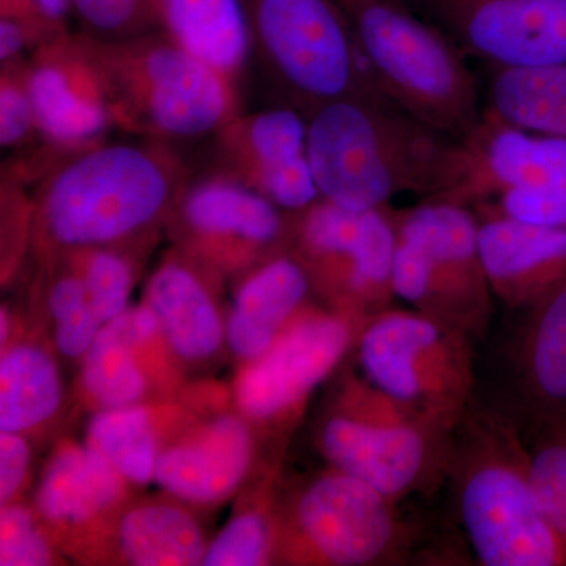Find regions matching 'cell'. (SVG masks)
Here are the masks:
<instances>
[{"label":"cell","instance_id":"obj_1","mask_svg":"<svg viewBox=\"0 0 566 566\" xmlns=\"http://www.w3.org/2000/svg\"><path fill=\"white\" fill-rule=\"evenodd\" d=\"M188 182L166 142H98L63 155L41 180L36 232L52 249H111L174 212Z\"/></svg>","mask_w":566,"mask_h":566},{"label":"cell","instance_id":"obj_3","mask_svg":"<svg viewBox=\"0 0 566 566\" xmlns=\"http://www.w3.org/2000/svg\"><path fill=\"white\" fill-rule=\"evenodd\" d=\"M447 480L480 564L566 566L536 501L516 420L474 403L453 433Z\"/></svg>","mask_w":566,"mask_h":566},{"label":"cell","instance_id":"obj_2","mask_svg":"<svg viewBox=\"0 0 566 566\" xmlns=\"http://www.w3.org/2000/svg\"><path fill=\"white\" fill-rule=\"evenodd\" d=\"M307 158L319 197L354 211L400 193L444 189L457 140L381 98L346 96L305 115Z\"/></svg>","mask_w":566,"mask_h":566},{"label":"cell","instance_id":"obj_20","mask_svg":"<svg viewBox=\"0 0 566 566\" xmlns=\"http://www.w3.org/2000/svg\"><path fill=\"white\" fill-rule=\"evenodd\" d=\"M251 453L248 427L237 417H219L192 441L159 455L155 482L185 501H222L243 482Z\"/></svg>","mask_w":566,"mask_h":566},{"label":"cell","instance_id":"obj_31","mask_svg":"<svg viewBox=\"0 0 566 566\" xmlns=\"http://www.w3.org/2000/svg\"><path fill=\"white\" fill-rule=\"evenodd\" d=\"M528 471L539 509L566 558V436L534 441Z\"/></svg>","mask_w":566,"mask_h":566},{"label":"cell","instance_id":"obj_36","mask_svg":"<svg viewBox=\"0 0 566 566\" xmlns=\"http://www.w3.org/2000/svg\"><path fill=\"white\" fill-rule=\"evenodd\" d=\"M39 133L35 112L25 82V63L2 65L0 80V144L2 148H18L31 142Z\"/></svg>","mask_w":566,"mask_h":566},{"label":"cell","instance_id":"obj_5","mask_svg":"<svg viewBox=\"0 0 566 566\" xmlns=\"http://www.w3.org/2000/svg\"><path fill=\"white\" fill-rule=\"evenodd\" d=\"M376 91L452 139L482 117L468 55L406 0H338Z\"/></svg>","mask_w":566,"mask_h":566},{"label":"cell","instance_id":"obj_16","mask_svg":"<svg viewBox=\"0 0 566 566\" xmlns=\"http://www.w3.org/2000/svg\"><path fill=\"white\" fill-rule=\"evenodd\" d=\"M25 82L43 139L63 151L98 144L114 126L98 69L84 36L65 32L33 50Z\"/></svg>","mask_w":566,"mask_h":566},{"label":"cell","instance_id":"obj_11","mask_svg":"<svg viewBox=\"0 0 566 566\" xmlns=\"http://www.w3.org/2000/svg\"><path fill=\"white\" fill-rule=\"evenodd\" d=\"M408 542L398 502L337 469L301 491L285 535L293 560L333 566L387 565Z\"/></svg>","mask_w":566,"mask_h":566},{"label":"cell","instance_id":"obj_33","mask_svg":"<svg viewBox=\"0 0 566 566\" xmlns=\"http://www.w3.org/2000/svg\"><path fill=\"white\" fill-rule=\"evenodd\" d=\"M77 263L88 301L99 322L107 324L120 316L133 289V270L128 260L112 249H87Z\"/></svg>","mask_w":566,"mask_h":566},{"label":"cell","instance_id":"obj_21","mask_svg":"<svg viewBox=\"0 0 566 566\" xmlns=\"http://www.w3.org/2000/svg\"><path fill=\"white\" fill-rule=\"evenodd\" d=\"M311 277L293 253L264 262L238 290L227 338L243 359L262 357L303 312Z\"/></svg>","mask_w":566,"mask_h":566},{"label":"cell","instance_id":"obj_24","mask_svg":"<svg viewBox=\"0 0 566 566\" xmlns=\"http://www.w3.org/2000/svg\"><path fill=\"white\" fill-rule=\"evenodd\" d=\"M123 483L125 476L91 444L65 447L44 472L36 505L54 523H85L122 497Z\"/></svg>","mask_w":566,"mask_h":566},{"label":"cell","instance_id":"obj_29","mask_svg":"<svg viewBox=\"0 0 566 566\" xmlns=\"http://www.w3.org/2000/svg\"><path fill=\"white\" fill-rule=\"evenodd\" d=\"M88 444L128 482L147 485L155 480L158 442L147 409L132 405L98 412L88 427Z\"/></svg>","mask_w":566,"mask_h":566},{"label":"cell","instance_id":"obj_37","mask_svg":"<svg viewBox=\"0 0 566 566\" xmlns=\"http://www.w3.org/2000/svg\"><path fill=\"white\" fill-rule=\"evenodd\" d=\"M52 560L51 547L28 509L3 505L0 513V565L43 566Z\"/></svg>","mask_w":566,"mask_h":566},{"label":"cell","instance_id":"obj_32","mask_svg":"<svg viewBox=\"0 0 566 566\" xmlns=\"http://www.w3.org/2000/svg\"><path fill=\"white\" fill-rule=\"evenodd\" d=\"M70 7L93 39H136L158 29L156 0H70Z\"/></svg>","mask_w":566,"mask_h":566},{"label":"cell","instance_id":"obj_17","mask_svg":"<svg viewBox=\"0 0 566 566\" xmlns=\"http://www.w3.org/2000/svg\"><path fill=\"white\" fill-rule=\"evenodd\" d=\"M283 210L248 186L212 172L189 180L174 214L192 248L223 266L251 262L293 238Z\"/></svg>","mask_w":566,"mask_h":566},{"label":"cell","instance_id":"obj_35","mask_svg":"<svg viewBox=\"0 0 566 566\" xmlns=\"http://www.w3.org/2000/svg\"><path fill=\"white\" fill-rule=\"evenodd\" d=\"M275 542L271 521L251 512L234 517L205 553V566H256L270 557Z\"/></svg>","mask_w":566,"mask_h":566},{"label":"cell","instance_id":"obj_4","mask_svg":"<svg viewBox=\"0 0 566 566\" xmlns=\"http://www.w3.org/2000/svg\"><path fill=\"white\" fill-rule=\"evenodd\" d=\"M84 36L112 120L150 140L216 136L240 114L234 82L161 31L106 41Z\"/></svg>","mask_w":566,"mask_h":566},{"label":"cell","instance_id":"obj_15","mask_svg":"<svg viewBox=\"0 0 566 566\" xmlns=\"http://www.w3.org/2000/svg\"><path fill=\"white\" fill-rule=\"evenodd\" d=\"M566 170V140L521 128L486 109L457 140L444 189L431 200L465 208Z\"/></svg>","mask_w":566,"mask_h":566},{"label":"cell","instance_id":"obj_22","mask_svg":"<svg viewBox=\"0 0 566 566\" xmlns=\"http://www.w3.org/2000/svg\"><path fill=\"white\" fill-rule=\"evenodd\" d=\"M158 31L233 82L253 51L245 0H156Z\"/></svg>","mask_w":566,"mask_h":566},{"label":"cell","instance_id":"obj_25","mask_svg":"<svg viewBox=\"0 0 566 566\" xmlns=\"http://www.w3.org/2000/svg\"><path fill=\"white\" fill-rule=\"evenodd\" d=\"M62 401L54 359L35 345H17L0 360V431L24 433L50 420Z\"/></svg>","mask_w":566,"mask_h":566},{"label":"cell","instance_id":"obj_38","mask_svg":"<svg viewBox=\"0 0 566 566\" xmlns=\"http://www.w3.org/2000/svg\"><path fill=\"white\" fill-rule=\"evenodd\" d=\"M31 452L20 433L0 434V502L9 505L28 475Z\"/></svg>","mask_w":566,"mask_h":566},{"label":"cell","instance_id":"obj_8","mask_svg":"<svg viewBox=\"0 0 566 566\" xmlns=\"http://www.w3.org/2000/svg\"><path fill=\"white\" fill-rule=\"evenodd\" d=\"M474 340L417 311L368 318L356 346L364 378L409 412L455 431L474 406Z\"/></svg>","mask_w":566,"mask_h":566},{"label":"cell","instance_id":"obj_13","mask_svg":"<svg viewBox=\"0 0 566 566\" xmlns=\"http://www.w3.org/2000/svg\"><path fill=\"white\" fill-rule=\"evenodd\" d=\"M364 322L335 311H303L238 382V403L253 419L293 415L356 344Z\"/></svg>","mask_w":566,"mask_h":566},{"label":"cell","instance_id":"obj_19","mask_svg":"<svg viewBox=\"0 0 566 566\" xmlns=\"http://www.w3.org/2000/svg\"><path fill=\"white\" fill-rule=\"evenodd\" d=\"M526 311L516 379L528 427L534 441L566 436V283Z\"/></svg>","mask_w":566,"mask_h":566},{"label":"cell","instance_id":"obj_14","mask_svg":"<svg viewBox=\"0 0 566 566\" xmlns=\"http://www.w3.org/2000/svg\"><path fill=\"white\" fill-rule=\"evenodd\" d=\"M218 174L248 186L283 211L319 199L307 158V120L294 107L238 114L216 134Z\"/></svg>","mask_w":566,"mask_h":566},{"label":"cell","instance_id":"obj_18","mask_svg":"<svg viewBox=\"0 0 566 566\" xmlns=\"http://www.w3.org/2000/svg\"><path fill=\"white\" fill-rule=\"evenodd\" d=\"M479 216L491 290L510 308L532 307L566 283V229L532 226L494 212Z\"/></svg>","mask_w":566,"mask_h":566},{"label":"cell","instance_id":"obj_34","mask_svg":"<svg viewBox=\"0 0 566 566\" xmlns=\"http://www.w3.org/2000/svg\"><path fill=\"white\" fill-rule=\"evenodd\" d=\"M475 211L494 212L532 226L566 229V170L502 193Z\"/></svg>","mask_w":566,"mask_h":566},{"label":"cell","instance_id":"obj_28","mask_svg":"<svg viewBox=\"0 0 566 566\" xmlns=\"http://www.w3.org/2000/svg\"><path fill=\"white\" fill-rule=\"evenodd\" d=\"M145 344L134 326L132 308L104 324L85 354L82 379L91 397L104 408L136 405L147 389L134 346Z\"/></svg>","mask_w":566,"mask_h":566},{"label":"cell","instance_id":"obj_30","mask_svg":"<svg viewBox=\"0 0 566 566\" xmlns=\"http://www.w3.org/2000/svg\"><path fill=\"white\" fill-rule=\"evenodd\" d=\"M50 308L55 319L59 352L71 359L85 356L103 329V324L93 312L80 268L52 283Z\"/></svg>","mask_w":566,"mask_h":566},{"label":"cell","instance_id":"obj_39","mask_svg":"<svg viewBox=\"0 0 566 566\" xmlns=\"http://www.w3.org/2000/svg\"><path fill=\"white\" fill-rule=\"evenodd\" d=\"M28 48L35 50V41L28 28L14 18L0 17V61H2V65L21 61V54Z\"/></svg>","mask_w":566,"mask_h":566},{"label":"cell","instance_id":"obj_9","mask_svg":"<svg viewBox=\"0 0 566 566\" xmlns=\"http://www.w3.org/2000/svg\"><path fill=\"white\" fill-rule=\"evenodd\" d=\"M253 50L304 115L346 96L382 98L338 0H245ZM387 102V99H386Z\"/></svg>","mask_w":566,"mask_h":566},{"label":"cell","instance_id":"obj_12","mask_svg":"<svg viewBox=\"0 0 566 566\" xmlns=\"http://www.w3.org/2000/svg\"><path fill=\"white\" fill-rule=\"evenodd\" d=\"M491 70L566 63V0H411Z\"/></svg>","mask_w":566,"mask_h":566},{"label":"cell","instance_id":"obj_6","mask_svg":"<svg viewBox=\"0 0 566 566\" xmlns=\"http://www.w3.org/2000/svg\"><path fill=\"white\" fill-rule=\"evenodd\" d=\"M479 226L472 208L442 200L395 211V296L472 340L485 334L494 296Z\"/></svg>","mask_w":566,"mask_h":566},{"label":"cell","instance_id":"obj_26","mask_svg":"<svg viewBox=\"0 0 566 566\" xmlns=\"http://www.w3.org/2000/svg\"><path fill=\"white\" fill-rule=\"evenodd\" d=\"M488 109L521 128L566 140V63L491 70Z\"/></svg>","mask_w":566,"mask_h":566},{"label":"cell","instance_id":"obj_23","mask_svg":"<svg viewBox=\"0 0 566 566\" xmlns=\"http://www.w3.org/2000/svg\"><path fill=\"white\" fill-rule=\"evenodd\" d=\"M148 305L182 359L202 360L221 348L223 327L210 293L182 263L163 264L148 283Z\"/></svg>","mask_w":566,"mask_h":566},{"label":"cell","instance_id":"obj_10","mask_svg":"<svg viewBox=\"0 0 566 566\" xmlns=\"http://www.w3.org/2000/svg\"><path fill=\"white\" fill-rule=\"evenodd\" d=\"M293 255L333 300L335 311L359 322L389 308L395 297V211L387 205L354 211L319 197L297 212Z\"/></svg>","mask_w":566,"mask_h":566},{"label":"cell","instance_id":"obj_7","mask_svg":"<svg viewBox=\"0 0 566 566\" xmlns=\"http://www.w3.org/2000/svg\"><path fill=\"white\" fill-rule=\"evenodd\" d=\"M453 433L412 415L363 378L346 386L324 420L319 447L334 469L400 502L431 494L446 482Z\"/></svg>","mask_w":566,"mask_h":566},{"label":"cell","instance_id":"obj_27","mask_svg":"<svg viewBox=\"0 0 566 566\" xmlns=\"http://www.w3.org/2000/svg\"><path fill=\"white\" fill-rule=\"evenodd\" d=\"M123 556L137 566L203 564L205 539L191 515L170 505L133 510L120 524Z\"/></svg>","mask_w":566,"mask_h":566},{"label":"cell","instance_id":"obj_40","mask_svg":"<svg viewBox=\"0 0 566 566\" xmlns=\"http://www.w3.org/2000/svg\"><path fill=\"white\" fill-rule=\"evenodd\" d=\"M0 338H2V345L6 344V337L9 335V316H7L6 311H2V316H0Z\"/></svg>","mask_w":566,"mask_h":566}]
</instances>
